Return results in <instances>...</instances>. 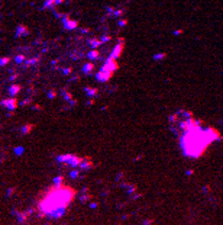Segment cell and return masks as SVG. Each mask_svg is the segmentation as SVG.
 <instances>
[{
	"instance_id": "2",
	"label": "cell",
	"mask_w": 223,
	"mask_h": 225,
	"mask_svg": "<svg viewBox=\"0 0 223 225\" xmlns=\"http://www.w3.org/2000/svg\"><path fill=\"white\" fill-rule=\"evenodd\" d=\"M74 195H76V192L70 186H64L57 183L44 193L42 199L39 200L38 209L45 216L59 218L65 212L67 206L74 198Z\"/></svg>"
},
{
	"instance_id": "3",
	"label": "cell",
	"mask_w": 223,
	"mask_h": 225,
	"mask_svg": "<svg viewBox=\"0 0 223 225\" xmlns=\"http://www.w3.org/2000/svg\"><path fill=\"white\" fill-rule=\"evenodd\" d=\"M6 106H9V108H15L16 106V102L15 100H7V102H5Z\"/></svg>"
},
{
	"instance_id": "4",
	"label": "cell",
	"mask_w": 223,
	"mask_h": 225,
	"mask_svg": "<svg viewBox=\"0 0 223 225\" xmlns=\"http://www.w3.org/2000/svg\"><path fill=\"white\" fill-rule=\"evenodd\" d=\"M10 90H12L10 93H16V90H19V87H12V89H10Z\"/></svg>"
},
{
	"instance_id": "5",
	"label": "cell",
	"mask_w": 223,
	"mask_h": 225,
	"mask_svg": "<svg viewBox=\"0 0 223 225\" xmlns=\"http://www.w3.org/2000/svg\"><path fill=\"white\" fill-rule=\"evenodd\" d=\"M91 68H93V65H85V71H90Z\"/></svg>"
},
{
	"instance_id": "1",
	"label": "cell",
	"mask_w": 223,
	"mask_h": 225,
	"mask_svg": "<svg viewBox=\"0 0 223 225\" xmlns=\"http://www.w3.org/2000/svg\"><path fill=\"white\" fill-rule=\"evenodd\" d=\"M181 129L184 131L181 137V148L188 157H200L214 140H217L219 132L214 129H203L193 119L183 122Z\"/></svg>"
}]
</instances>
